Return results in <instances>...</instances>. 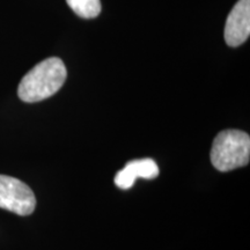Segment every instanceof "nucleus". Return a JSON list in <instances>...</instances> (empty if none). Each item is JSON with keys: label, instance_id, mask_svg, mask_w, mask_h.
<instances>
[{"label": "nucleus", "instance_id": "1", "mask_svg": "<svg viewBox=\"0 0 250 250\" xmlns=\"http://www.w3.org/2000/svg\"><path fill=\"white\" fill-rule=\"evenodd\" d=\"M67 71L61 58H46L28 72L18 88L20 100L35 103L51 98L64 85Z\"/></svg>", "mask_w": 250, "mask_h": 250}, {"label": "nucleus", "instance_id": "2", "mask_svg": "<svg viewBox=\"0 0 250 250\" xmlns=\"http://www.w3.org/2000/svg\"><path fill=\"white\" fill-rule=\"evenodd\" d=\"M211 162L219 171L245 167L250 160V137L241 130H224L212 144Z\"/></svg>", "mask_w": 250, "mask_h": 250}, {"label": "nucleus", "instance_id": "3", "mask_svg": "<svg viewBox=\"0 0 250 250\" xmlns=\"http://www.w3.org/2000/svg\"><path fill=\"white\" fill-rule=\"evenodd\" d=\"M35 206V195L26 183L15 177L0 175V208L18 215H29Z\"/></svg>", "mask_w": 250, "mask_h": 250}, {"label": "nucleus", "instance_id": "4", "mask_svg": "<svg viewBox=\"0 0 250 250\" xmlns=\"http://www.w3.org/2000/svg\"><path fill=\"white\" fill-rule=\"evenodd\" d=\"M225 41L236 48L248 40L250 35V0H239L227 17L225 26Z\"/></svg>", "mask_w": 250, "mask_h": 250}, {"label": "nucleus", "instance_id": "5", "mask_svg": "<svg viewBox=\"0 0 250 250\" xmlns=\"http://www.w3.org/2000/svg\"><path fill=\"white\" fill-rule=\"evenodd\" d=\"M159 167L153 159H140L132 160L125 165L123 169L118 171L115 176V184L120 189L127 190L136 182L138 177L146 180L155 179L159 175Z\"/></svg>", "mask_w": 250, "mask_h": 250}, {"label": "nucleus", "instance_id": "6", "mask_svg": "<svg viewBox=\"0 0 250 250\" xmlns=\"http://www.w3.org/2000/svg\"><path fill=\"white\" fill-rule=\"evenodd\" d=\"M72 11L80 18L93 19L101 13L100 0H66Z\"/></svg>", "mask_w": 250, "mask_h": 250}]
</instances>
